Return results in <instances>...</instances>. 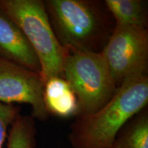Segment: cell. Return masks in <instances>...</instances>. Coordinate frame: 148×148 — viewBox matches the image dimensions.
<instances>
[{"instance_id": "obj_7", "label": "cell", "mask_w": 148, "mask_h": 148, "mask_svg": "<svg viewBox=\"0 0 148 148\" xmlns=\"http://www.w3.org/2000/svg\"><path fill=\"white\" fill-rule=\"evenodd\" d=\"M0 58L40 73V64L21 29L0 8Z\"/></svg>"}, {"instance_id": "obj_4", "label": "cell", "mask_w": 148, "mask_h": 148, "mask_svg": "<svg viewBox=\"0 0 148 148\" xmlns=\"http://www.w3.org/2000/svg\"><path fill=\"white\" fill-rule=\"evenodd\" d=\"M62 77L77 97L76 116L95 113L112 99L117 89L101 53L67 51Z\"/></svg>"}, {"instance_id": "obj_5", "label": "cell", "mask_w": 148, "mask_h": 148, "mask_svg": "<svg viewBox=\"0 0 148 148\" xmlns=\"http://www.w3.org/2000/svg\"><path fill=\"white\" fill-rule=\"evenodd\" d=\"M100 53L117 87L130 77L148 75L147 28L115 24Z\"/></svg>"}, {"instance_id": "obj_9", "label": "cell", "mask_w": 148, "mask_h": 148, "mask_svg": "<svg viewBox=\"0 0 148 148\" xmlns=\"http://www.w3.org/2000/svg\"><path fill=\"white\" fill-rule=\"evenodd\" d=\"M110 148H148L147 107L121 127Z\"/></svg>"}, {"instance_id": "obj_8", "label": "cell", "mask_w": 148, "mask_h": 148, "mask_svg": "<svg viewBox=\"0 0 148 148\" xmlns=\"http://www.w3.org/2000/svg\"><path fill=\"white\" fill-rule=\"evenodd\" d=\"M43 98L49 112L61 118L76 116L78 103L75 93L62 77H52L44 84Z\"/></svg>"}, {"instance_id": "obj_2", "label": "cell", "mask_w": 148, "mask_h": 148, "mask_svg": "<svg viewBox=\"0 0 148 148\" xmlns=\"http://www.w3.org/2000/svg\"><path fill=\"white\" fill-rule=\"evenodd\" d=\"M53 32L67 51L100 53L115 26L104 1L45 0Z\"/></svg>"}, {"instance_id": "obj_6", "label": "cell", "mask_w": 148, "mask_h": 148, "mask_svg": "<svg viewBox=\"0 0 148 148\" xmlns=\"http://www.w3.org/2000/svg\"><path fill=\"white\" fill-rule=\"evenodd\" d=\"M44 82L40 74L0 58V102L27 103L31 116L46 121L49 116L43 98Z\"/></svg>"}, {"instance_id": "obj_12", "label": "cell", "mask_w": 148, "mask_h": 148, "mask_svg": "<svg viewBox=\"0 0 148 148\" xmlns=\"http://www.w3.org/2000/svg\"><path fill=\"white\" fill-rule=\"evenodd\" d=\"M21 112V108L15 104L0 102V148H3L8 130Z\"/></svg>"}, {"instance_id": "obj_1", "label": "cell", "mask_w": 148, "mask_h": 148, "mask_svg": "<svg viewBox=\"0 0 148 148\" xmlns=\"http://www.w3.org/2000/svg\"><path fill=\"white\" fill-rule=\"evenodd\" d=\"M148 75L128 78L112 99L95 113L75 117L68 140L73 148H110L131 118L147 106Z\"/></svg>"}, {"instance_id": "obj_11", "label": "cell", "mask_w": 148, "mask_h": 148, "mask_svg": "<svg viewBox=\"0 0 148 148\" xmlns=\"http://www.w3.org/2000/svg\"><path fill=\"white\" fill-rule=\"evenodd\" d=\"M36 134L34 119L19 114L9 128L7 148H35Z\"/></svg>"}, {"instance_id": "obj_10", "label": "cell", "mask_w": 148, "mask_h": 148, "mask_svg": "<svg viewBox=\"0 0 148 148\" xmlns=\"http://www.w3.org/2000/svg\"><path fill=\"white\" fill-rule=\"evenodd\" d=\"M103 1L115 24L138 25L147 28V1L105 0Z\"/></svg>"}, {"instance_id": "obj_3", "label": "cell", "mask_w": 148, "mask_h": 148, "mask_svg": "<svg viewBox=\"0 0 148 148\" xmlns=\"http://www.w3.org/2000/svg\"><path fill=\"white\" fill-rule=\"evenodd\" d=\"M0 8L17 24L32 45L40 62L44 84L52 77H62L67 51L53 32L44 1L0 0Z\"/></svg>"}]
</instances>
